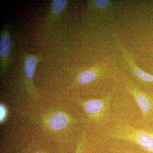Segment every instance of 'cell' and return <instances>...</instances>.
I'll use <instances>...</instances> for the list:
<instances>
[{
  "instance_id": "1",
  "label": "cell",
  "mask_w": 153,
  "mask_h": 153,
  "mask_svg": "<svg viewBox=\"0 0 153 153\" xmlns=\"http://www.w3.org/2000/svg\"><path fill=\"white\" fill-rule=\"evenodd\" d=\"M108 136L111 138L132 143L148 153H153V131L137 128L128 125H118L111 128Z\"/></svg>"
},
{
  "instance_id": "2",
  "label": "cell",
  "mask_w": 153,
  "mask_h": 153,
  "mask_svg": "<svg viewBox=\"0 0 153 153\" xmlns=\"http://www.w3.org/2000/svg\"><path fill=\"white\" fill-rule=\"evenodd\" d=\"M115 91L114 88L103 98L86 101L80 100L79 104L90 120L97 123H104L109 117L111 102Z\"/></svg>"
},
{
  "instance_id": "3",
  "label": "cell",
  "mask_w": 153,
  "mask_h": 153,
  "mask_svg": "<svg viewBox=\"0 0 153 153\" xmlns=\"http://www.w3.org/2000/svg\"><path fill=\"white\" fill-rule=\"evenodd\" d=\"M125 85L128 93L133 97L145 119L153 117V99L149 94L143 91L130 79L125 80Z\"/></svg>"
},
{
  "instance_id": "4",
  "label": "cell",
  "mask_w": 153,
  "mask_h": 153,
  "mask_svg": "<svg viewBox=\"0 0 153 153\" xmlns=\"http://www.w3.org/2000/svg\"><path fill=\"white\" fill-rule=\"evenodd\" d=\"M113 37L119 49L122 52L123 58L126 67L134 78L139 81L145 84H153V75L146 73L138 67L131 53L123 47L117 36L114 34Z\"/></svg>"
},
{
  "instance_id": "5",
  "label": "cell",
  "mask_w": 153,
  "mask_h": 153,
  "mask_svg": "<svg viewBox=\"0 0 153 153\" xmlns=\"http://www.w3.org/2000/svg\"><path fill=\"white\" fill-rule=\"evenodd\" d=\"M108 66V62L104 61L94 67L83 70L77 74L76 83L79 85H86L105 76L107 72Z\"/></svg>"
},
{
  "instance_id": "6",
  "label": "cell",
  "mask_w": 153,
  "mask_h": 153,
  "mask_svg": "<svg viewBox=\"0 0 153 153\" xmlns=\"http://www.w3.org/2000/svg\"><path fill=\"white\" fill-rule=\"evenodd\" d=\"M11 49L9 26H4L1 33L0 39L1 73H6L7 70L9 57Z\"/></svg>"
},
{
  "instance_id": "7",
  "label": "cell",
  "mask_w": 153,
  "mask_h": 153,
  "mask_svg": "<svg viewBox=\"0 0 153 153\" xmlns=\"http://www.w3.org/2000/svg\"><path fill=\"white\" fill-rule=\"evenodd\" d=\"M70 118L66 114L57 112L50 116L48 120L49 127L54 130H60L66 127L70 122Z\"/></svg>"
},
{
  "instance_id": "8",
  "label": "cell",
  "mask_w": 153,
  "mask_h": 153,
  "mask_svg": "<svg viewBox=\"0 0 153 153\" xmlns=\"http://www.w3.org/2000/svg\"><path fill=\"white\" fill-rule=\"evenodd\" d=\"M37 63V58L34 55H29L25 59L24 64L25 76L29 80L33 79Z\"/></svg>"
},
{
  "instance_id": "9",
  "label": "cell",
  "mask_w": 153,
  "mask_h": 153,
  "mask_svg": "<svg viewBox=\"0 0 153 153\" xmlns=\"http://www.w3.org/2000/svg\"><path fill=\"white\" fill-rule=\"evenodd\" d=\"M91 5L96 10L105 11L111 7L112 3L107 0H94L90 1Z\"/></svg>"
},
{
  "instance_id": "10",
  "label": "cell",
  "mask_w": 153,
  "mask_h": 153,
  "mask_svg": "<svg viewBox=\"0 0 153 153\" xmlns=\"http://www.w3.org/2000/svg\"><path fill=\"white\" fill-rule=\"evenodd\" d=\"M67 1L66 0H53L52 2L51 8L52 13L55 14L60 13L64 8Z\"/></svg>"
},
{
  "instance_id": "11",
  "label": "cell",
  "mask_w": 153,
  "mask_h": 153,
  "mask_svg": "<svg viewBox=\"0 0 153 153\" xmlns=\"http://www.w3.org/2000/svg\"><path fill=\"white\" fill-rule=\"evenodd\" d=\"M7 114V109L5 106L3 104L0 105V121L3 123L5 120Z\"/></svg>"
},
{
  "instance_id": "12",
  "label": "cell",
  "mask_w": 153,
  "mask_h": 153,
  "mask_svg": "<svg viewBox=\"0 0 153 153\" xmlns=\"http://www.w3.org/2000/svg\"><path fill=\"white\" fill-rule=\"evenodd\" d=\"M84 144V139L80 140L77 143L75 153H82Z\"/></svg>"
},
{
  "instance_id": "13",
  "label": "cell",
  "mask_w": 153,
  "mask_h": 153,
  "mask_svg": "<svg viewBox=\"0 0 153 153\" xmlns=\"http://www.w3.org/2000/svg\"><path fill=\"white\" fill-rule=\"evenodd\" d=\"M117 153H139V152H138L137 151L133 150L126 149H124L122 151H120L118 152H117Z\"/></svg>"
},
{
  "instance_id": "14",
  "label": "cell",
  "mask_w": 153,
  "mask_h": 153,
  "mask_svg": "<svg viewBox=\"0 0 153 153\" xmlns=\"http://www.w3.org/2000/svg\"><path fill=\"white\" fill-rule=\"evenodd\" d=\"M36 153H44L42 152H36Z\"/></svg>"
}]
</instances>
